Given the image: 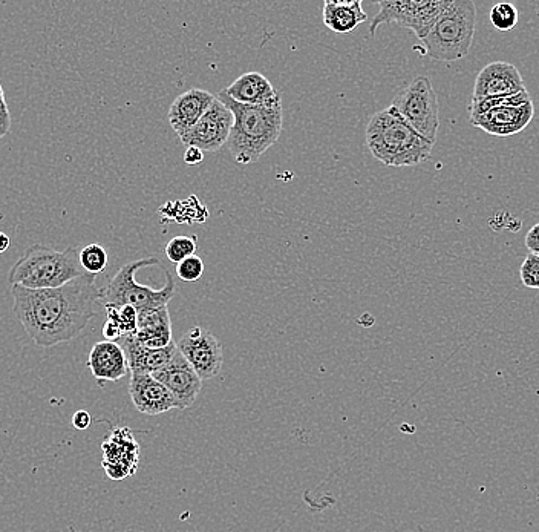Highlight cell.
Wrapping results in <instances>:
<instances>
[{"label":"cell","instance_id":"1","mask_svg":"<svg viewBox=\"0 0 539 532\" xmlns=\"http://www.w3.org/2000/svg\"><path fill=\"white\" fill-rule=\"evenodd\" d=\"M95 275L80 276L57 289L13 286L14 313L40 347H54L77 338L94 318L100 293Z\"/></svg>","mask_w":539,"mask_h":532},{"label":"cell","instance_id":"2","mask_svg":"<svg viewBox=\"0 0 539 532\" xmlns=\"http://www.w3.org/2000/svg\"><path fill=\"white\" fill-rule=\"evenodd\" d=\"M365 140L371 155L392 168L423 165L434 148V143L415 131L392 106L371 117Z\"/></svg>","mask_w":539,"mask_h":532},{"label":"cell","instance_id":"3","mask_svg":"<svg viewBox=\"0 0 539 532\" xmlns=\"http://www.w3.org/2000/svg\"><path fill=\"white\" fill-rule=\"evenodd\" d=\"M219 100L232 111L235 117L232 132H230V154L241 165H252L278 143L284 126V111L282 103L275 105H241L219 92Z\"/></svg>","mask_w":539,"mask_h":532},{"label":"cell","instance_id":"4","mask_svg":"<svg viewBox=\"0 0 539 532\" xmlns=\"http://www.w3.org/2000/svg\"><path fill=\"white\" fill-rule=\"evenodd\" d=\"M88 275L80 264V250H56L43 244L28 247L8 273L13 286L25 289H57L80 276Z\"/></svg>","mask_w":539,"mask_h":532},{"label":"cell","instance_id":"5","mask_svg":"<svg viewBox=\"0 0 539 532\" xmlns=\"http://www.w3.org/2000/svg\"><path fill=\"white\" fill-rule=\"evenodd\" d=\"M477 30V7L472 0H451L428 36L426 54L437 62H455L468 56Z\"/></svg>","mask_w":539,"mask_h":532},{"label":"cell","instance_id":"6","mask_svg":"<svg viewBox=\"0 0 539 532\" xmlns=\"http://www.w3.org/2000/svg\"><path fill=\"white\" fill-rule=\"evenodd\" d=\"M160 266L157 258H141V260L132 261L121 267L114 278L109 281L108 286L102 289L100 301L105 307H123L132 306L140 313L149 312V310L161 309L169 304L170 299L177 293V286L170 273L166 275V284L161 289L155 290L152 287L141 286L135 281V273L144 267Z\"/></svg>","mask_w":539,"mask_h":532},{"label":"cell","instance_id":"7","mask_svg":"<svg viewBox=\"0 0 539 532\" xmlns=\"http://www.w3.org/2000/svg\"><path fill=\"white\" fill-rule=\"evenodd\" d=\"M391 106L422 137L435 143L440 128V102L429 77L420 76L412 80L397 92Z\"/></svg>","mask_w":539,"mask_h":532},{"label":"cell","instance_id":"8","mask_svg":"<svg viewBox=\"0 0 539 532\" xmlns=\"http://www.w3.org/2000/svg\"><path fill=\"white\" fill-rule=\"evenodd\" d=\"M449 4L451 0H383L379 2V13L371 22L370 34L376 36L377 28L383 23H399L400 27L408 28L423 40Z\"/></svg>","mask_w":539,"mask_h":532},{"label":"cell","instance_id":"9","mask_svg":"<svg viewBox=\"0 0 539 532\" xmlns=\"http://www.w3.org/2000/svg\"><path fill=\"white\" fill-rule=\"evenodd\" d=\"M177 347L203 381L216 378L221 373L224 364L223 345L209 330L201 327L187 330L177 342Z\"/></svg>","mask_w":539,"mask_h":532},{"label":"cell","instance_id":"10","mask_svg":"<svg viewBox=\"0 0 539 532\" xmlns=\"http://www.w3.org/2000/svg\"><path fill=\"white\" fill-rule=\"evenodd\" d=\"M235 117L232 111L216 97L203 119L190 131L181 135L180 140L187 148L201 149L203 152H216L227 145Z\"/></svg>","mask_w":539,"mask_h":532},{"label":"cell","instance_id":"11","mask_svg":"<svg viewBox=\"0 0 539 532\" xmlns=\"http://www.w3.org/2000/svg\"><path fill=\"white\" fill-rule=\"evenodd\" d=\"M103 468L109 479L125 480L134 476L140 460V447L129 428H114L102 445Z\"/></svg>","mask_w":539,"mask_h":532},{"label":"cell","instance_id":"12","mask_svg":"<svg viewBox=\"0 0 539 532\" xmlns=\"http://www.w3.org/2000/svg\"><path fill=\"white\" fill-rule=\"evenodd\" d=\"M151 375L175 396L181 410L192 407L196 398L200 396L201 388H203V379L181 355L180 350L169 364L164 365Z\"/></svg>","mask_w":539,"mask_h":532},{"label":"cell","instance_id":"13","mask_svg":"<svg viewBox=\"0 0 539 532\" xmlns=\"http://www.w3.org/2000/svg\"><path fill=\"white\" fill-rule=\"evenodd\" d=\"M521 91H526V83L520 69L512 63L492 62L478 73L472 100L512 96Z\"/></svg>","mask_w":539,"mask_h":532},{"label":"cell","instance_id":"14","mask_svg":"<svg viewBox=\"0 0 539 532\" xmlns=\"http://www.w3.org/2000/svg\"><path fill=\"white\" fill-rule=\"evenodd\" d=\"M129 395L134 407L147 416H158L180 408L175 396L149 373H131Z\"/></svg>","mask_w":539,"mask_h":532},{"label":"cell","instance_id":"15","mask_svg":"<svg viewBox=\"0 0 539 532\" xmlns=\"http://www.w3.org/2000/svg\"><path fill=\"white\" fill-rule=\"evenodd\" d=\"M535 115L533 102L513 108L494 109L484 114L471 117L472 126L494 135V137H512L520 134L532 122Z\"/></svg>","mask_w":539,"mask_h":532},{"label":"cell","instance_id":"16","mask_svg":"<svg viewBox=\"0 0 539 532\" xmlns=\"http://www.w3.org/2000/svg\"><path fill=\"white\" fill-rule=\"evenodd\" d=\"M216 96L201 88H192L183 92L167 112L170 126L177 132L178 137L186 134L196 123L203 119V115L209 111Z\"/></svg>","mask_w":539,"mask_h":532},{"label":"cell","instance_id":"17","mask_svg":"<svg viewBox=\"0 0 539 532\" xmlns=\"http://www.w3.org/2000/svg\"><path fill=\"white\" fill-rule=\"evenodd\" d=\"M88 367L97 381L117 382L131 372L125 350L114 341L94 344L89 352Z\"/></svg>","mask_w":539,"mask_h":532},{"label":"cell","instance_id":"18","mask_svg":"<svg viewBox=\"0 0 539 532\" xmlns=\"http://www.w3.org/2000/svg\"><path fill=\"white\" fill-rule=\"evenodd\" d=\"M223 92L241 105H275L281 102L275 86L261 73L242 74Z\"/></svg>","mask_w":539,"mask_h":532},{"label":"cell","instance_id":"19","mask_svg":"<svg viewBox=\"0 0 539 532\" xmlns=\"http://www.w3.org/2000/svg\"><path fill=\"white\" fill-rule=\"evenodd\" d=\"M117 342L128 356L131 373H149L151 375L164 365L169 364L178 353L177 342L161 350L146 349L137 341L135 335L121 336Z\"/></svg>","mask_w":539,"mask_h":532},{"label":"cell","instance_id":"20","mask_svg":"<svg viewBox=\"0 0 539 532\" xmlns=\"http://www.w3.org/2000/svg\"><path fill=\"white\" fill-rule=\"evenodd\" d=\"M135 338L143 347L152 350L166 349L170 344H174L172 321L167 306L140 313Z\"/></svg>","mask_w":539,"mask_h":532},{"label":"cell","instance_id":"21","mask_svg":"<svg viewBox=\"0 0 539 532\" xmlns=\"http://www.w3.org/2000/svg\"><path fill=\"white\" fill-rule=\"evenodd\" d=\"M368 16L363 11L360 0L339 2L327 0L324 4V23L328 30L337 34H348L356 30L360 23L366 22Z\"/></svg>","mask_w":539,"mask_h":532},{"label":"cell","instance_id":"22","mask_svg":"<svg viewBox=\"0 0 539 532\" xmlns=\"http://www.w3.org/2000/svg\"><path fill=\"white\" fill-rule=\"evenodd\" d=\"M532 102L530 92L521 91L512 96L492 97V99L472 100L471 117L484 114V112L494 111V109L513 108V106L526 105Z\"/></svg>","mask_w":539,"mask_h":532},{"label":"cell","instance_id":"23","mask_svg":"<svg viewBox=\"0 0 539 532\" xmlns=\"http://www.w3.org/2000/svg\"><path fill=\"white\" fill-rule=\"evenodd\" d=\"M106 315L120 330L121 336L135 335L138 330V312L132 306L106 307Z\"/></svg>","mask_w":539,"mask_h":532},{"label":"cell","instance_id":"24","mask_svg":"<svg viewBox=\"0 0 539 532\" xmlns=\"http://www.w3.org/2000/svg\"><path fill=\"white\" fill-rule=\"evenodd\" d=\"M108 252L102 244H88L80 250V264L89 275L97 276L108 267Z\"/></svg>","mask_w":539,"mask_h":532},{"label":"cell","instance_id":"25","mask_svg":"<svg viewBox=\"0 0 539 532\" xmlns=\"http://www.w3.org/2000/svg\"><path fill=\"white\" fill-rule=\"evenodd\" d=\"M489 19L495 30L506 33V31L517 27L520 13H518V8L515 5L509 4V2H501V4L495 5L490 10Z\"/></svg>","mask_w":539,"mask_h":532},{"label":"cell","instance_id":"26","mask_svg":"<svg viewBox=\"0 0 539 532\" xmlns=\"http://www.w3.org/2000/svg\"><path fill=\"white\" fill-rule=\"evenodd\" d=\"M196 249H198V238L195 235L193 237H175L166 244L164 253H166L170 263L180 264L186 258L196 255Z\"/></svg>","mask_w":539,"mask_h":532},{"label":"cell","instance_id":"27","mask_svg":"<svg viewBox=\"0 0 539 532\" xmlns=\"http://www.w3.org/2000/svg\"><path fill=\"white\" fill-rule=\"evenodd\" d=\"M177 275L184 283H196L204 275V261L198 255L186 258L177 264Z\"/></svg>","mask_w":539,"mask_h":532},{"label":"cell","instance_id":"28","mask_svg":"<svg viewBox=\"0 0 539 532\" xmlns=\"http://www.w3.org/2000/svg\"><path fill=\"white\" fill-rule=\"evenodd\" d=\"M521 281L529 289H539V255H527L520 270Z\"/></svg>","mask_w":539,"mask_h":532},{"label":"cell","instance_id":"29","mask_svg":"<svg viewBox=\"0 0 539 532\" xmlns=\"http://www.w3.org/2000/svg\"><path fill=\"white\" fill-rule=\"evenodd\" d=\"M11 112L7 105V99H5L4 86L0 83V138H4L8 135L11 129Z\"/></svg>","mask_w":539,"mask_h":532},{"label":"cell","instance_id":"30","mask_svg":"<svg viewBox=\"0 0 539 532\" xmlns=\"http://www.w3.org/2000/svg\"><path fill=\"white\" fill-rule=\"evenodd\" d=\"M91 424L92 418L91 414H89L88 411L79 410L74 413V416H72V425H74V428H76V430H88V428L91 427Z\"/></svg>","mask_w":539,"mask_h":532},{"label":"cell","instance_id":"31","mask_svg":"<svg viewBox=\"0 0 539 532\" xmlns=\"http://www.w3.org/2000/svg\"><path fill=\"white\" fill-rule=\"evenodd\" d=\"M526 246L533 255H539V223L527 232Z\"/></svg>","mask_w":539,"mask_h":532},{"label":"cell","instance_id":"32","mask_svg":"<svg viewBox=\"0 0 539 532\" xmlns=\"http://www.w3.org/2000/svg\"><path fill=\"white\" fill-rule=\"evenodd\" d=\"M203 160L204 152L201 151V149L193 148V146H190V148H187L186 152H184V163H186V165H200V163H203Z\"/></svg>","mask_w":539,"mask_h":532},{"label":"cell","instance_id":"33","mask_svg":"<svg viewBox=\"0 0 539 532\" xmlns=\"http://www.w3.org/2000/svg\"><path fill=\"white\" fill-rule=\"evenodd\" d=\"M103 336H105L106 341L117 342L121 338V333L115 324H112L111 321H106L105 326H103Z\"/></svg>","mask_w":539,"mask_h":532},{"label":"cell","instance_id":"34","mask_svg":"<svg viewBox=\"0 0 539 532\" xmlns=\"http://www.w3.org/2000/svg\"><path fill=\"white\" fill-rule=\"evenodd\" d=\"M10 237H8L7 234H4V232H0V253L7 252L8 249H10Z\"/></svg>","mask_w":539,"mask_h":532}]
</instances>
